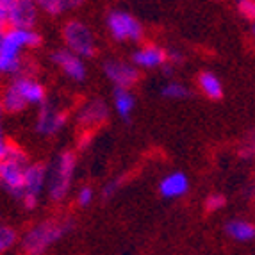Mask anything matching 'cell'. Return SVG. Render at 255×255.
<instances>
[{
    "label": "cell",
    "mask_w": 255,
    "mask_h": 255,
    "mask_svg": "<svg viewBox=\"0 0 255 255\" xmlns=\"http://www.w3.org/2000/svg\"><path fill=\"white\" fill-rule=\"evenodd\" d=\"M70 120V113L63 107H57L54 104L47 102L39 107L36 115V132L41 136H55L59 134Z\"/></svg>",
    "instance_id": "obj_10"
},
{
    "label": "cell",
    "mask_w": 255,
    "mask_h": 255,
    "mask_svg": "<svg viewBox=\"0 0 255 255\" xmlns=\"http://www.w3.org/2000/svg\"><path fill=\"white\" fill-rule=\"evenodd\" d=\"M106 25L109 30L111 38L118 43H136L143 45L145 39V27L141 25L134 14L124 9H113L107 13Z\"/></svg>",
    "instance_id": "obj_6"
},
{
    "label": "cell",
    "mask_w": 255,
    "mask_h": 255,
    "mask_svg": "<svg viewBox=\"0 0 255 255\" xmlns=\"http://www.w3.org/2000/svg\"><path fill=\"white\" fill-rule=\"evenodd\" d=\"M39 7L32 0H9L7 29H34L38 23Z\"/></svg>",
    "instance_id": "obj_12"
},
{
    "label": "cell",
    "mask_w": 255,
    "mask_h": 255,
    "mask_svg": "<svg viewBox=\"0 0 255 255\" xmlns=\"http://www.w3.org/2000/svg\"><path fill=\"white\" fill-rule=\"evenodd\" d=\"M5 30V29H4ZM4 30H0V38H2V32H4Z\"/></svg>",
    "instance_id": "obj_31"
},
{
    "label": "cell",
    "mask_w": 255,
    "mask_h": 255,
    "mask_svg": "<svg viewBox=\"0 0 255 255\" xmlns=\"http://www.w3.org/2000/svg\"><path fill=\"white\" fill-rule=\"evenodd\" d=\"M48 184V164L45 162H30L25 171V186L20 202L23 209L34 211L39 205V196L47 189Z\"/></svg>",
    "instance_id": "obj_8"
},
{
    "label": "cell",
    "mask_w": 255,
    "mask_h": 255,
    "mask_svg": "<svg viewBox=\"0 0 255 255\" xmlns=\"http://www.w3.org/2000/svg\"><path fill=\"white\" fill-rule=\"evenodd\" d=\"M82 2L79 0H39L38 7L41 13L48 14V16H61L66 11L73 7H79Z\"/></svg>",
    "instance_id": "obj_19"
},
{
    "label": "cell",
    "mask_w": 255,
    "mask_h": 255,
    "mask_svg": "<svg viewBox=\"0 0 255 255\" xmlns=\"http://www.w3.org/2000/svg\"><path fill=\"white\" fill-rule=\"evenodd\" d=\"M198 82V88L200 91L211 100H220L223 97V86H221V81L218 79V75H214L213 72H202L196 79Z\"/></svg>",
    "instance_id": "obj_17"
},
{
    "label": "cell",
    "mask_w": 255,
    "mask_h": 255,
    "mask_svg": "<svg viewBox=\"0 0 255 255\" xmlns=\"http://www.w3.org/2000/svg\"><path fill=\"white\" fill-rule=\"evenodd\" d=\"M104 75L113 82L118 90H132L139 82L141 72L128 61L122 59H107L102 64Z\"/></svg>",
    "instance_id": "obj_11"
},
{
    "label": "cell",
    "mask_w": 255,
    "mask_h": 255,
    "mask_svg": "<svg viewBox=\"0 0 255 255\" xmlns=\"http://www.w3.org/2000/svg\"><path fill=\"white\" fill-rule=\"evenodd\" d=\"M77 170V153L73 150H63L48 166L47 195L50 202L61 204L68 198L72 189L73 177Z\"/></svg>",
    "instance_id": "obj_4"
},
{
    "label": "cell",
    "mask_w": 255,
    "mask_h": 255,
    "mask_svg": "<svg viewBox=\"0 0 255 255\" xmlns=\"http://www.w3.org/2000/svg\"><path fill=\"white\" fill-rule=\"evenodd\" d=\"M239 157L241 159H252L255 157V132L245 139V145L239 148Z\"/></svg>",
    "instance_id": "obj_24"
},
{
    "label": "cell",
    "mask_w": 255,
    "mask_h": 255,
    "mask_svg": "<svg viewBox=\"0 0 255 255\" xmlns=\"http://www.w3.org/2000/svg\"><path fill=\"white\" fill-rule=\"evenodd\" d=\"M238 9L243 16L255 23V0H241L238 2Z\"/></svg>",
    "instance_id": "obj_25"
},
{
    "label": "cell",
    "mask_w": 255,
    "mask_h": 255,
    "mask_svg": "<svg viewBox=\"0 0 255 255\" xmlns=\"http://www.w3.org/2000/svg\"><path fill=\"white\" fill-rule=\"evenodd\" d=\"M63 39L66 50L79 55L81 59H90L97 54V41H95L93 30L82 20L72 18V20L64 21Z\"/></svg>",
    "instance_id": "obj_7"
},
{
    "label": "cell",
    "mask_w": 255,
    "mask_h": 255,
    "mask_svg": "<svg viewBox=\"0 0 255 255\" xmlns=\"http://www.w3.org/2000/svg\"><path fill=\"white\" fill-rule=\"evenodd\" d=\"M252 34H254V38H255V23L252 25Z\"/></svg>",
    "instance_id": "obj_30"
},
{
    "label": "cell",
    "mask_w": 255,
    "mask_h": 255,
    "mask_svg": "<svg viewBox=\"0 0 255 255\" xmlns=\"http://www.w3.org/2000/svg\"><path fill=\"white\" fill-rule=\"evenodd\" d=\"M73 221L70 218H48L39 221L38 225L30 227L21 236L20 245L25 255H41L48 248L63 239L72 230Z\"/></svg>",
    "instance_id": "obj_3"
},
{
    "label": "cell",
    "mask_w": 255,
    "mask_h": 255,
    "mask_svg": "<svg viewBox=\"0 0 255 255\" xmlns=\"http://www.w3.org/2000/svg\"><path fill=\"white\" fill-rule=\"evenodd\" d=\"M122 180H124V177H118V179L109 180V182L102 187V196L106 198V200H107V198H111V196L116 195V191H118L120 186H122Z\"/></svg>",
    "instance_id": "obj_26"
},
{
    "label": "cell",
    "mask_w": 255,
    "mask_h": 255,
    "mask_svg": "<svg viewBox=\"0 0 255 255\" xmlns=\"http://www.w3.org/2000/svg\"><path fill=\"white\" fill-rule=\"evenodd\" d=\"M20 241L18 238V232L11 225H5V223H0V254H5L11 248Z\"/></svg>",
    "instance_id": "obj_21"
},
{
    "label": "cell",
    "mask_w": 255,
    "mask_h": 255,
    "mask_svg": "<svg viewBox=\"0 0 255 255\" xmlns=\"http://www.w3.org/2000/svg\"><path fill=\"white\" fill-rule=\"evenodd\" d=\"M184 63V55L177 50H168V64L171 66H179V64Z\"/></svg>",
    "instance_id": "obj_27"
},
{
    "label": "cell",
    "mask_w": 255,
    "mask_h": 255,
    "mask_svg": "<svg viewBox=\"0 0 255 255\" xmlns=\"http://www.w3.org/2000/svg\"><path fill=\"white\" fill-rule=\"evenodd\" d=\"M227 204V198L221 193H211V195L205 198V211L209 213H214V211H220Z\"/></svg>",
    "instance_id": "obj_22"
},
{
    "label": "cell",
    "mask_w": 255,
    "mask_h": 255,
    "mask_svg": "<svg viewBox=\"0 0 255 255\" xmlns=\"http://www.w3.org/2000/svg\"><path fill=\"white\" fill-rule=\"evenodd\" d=\"M225 232L236 241H252L255 238V225L247 220H230L225 223Z\"/></svg>",
    "instance_id": "obj_18"
},
{
    "label": "cell",
    "mask_w": 255,
    "mask_h": 255,
    "mask_svg": "<svg viewBox=\"0 0 255 255\" xmlns=\"http://www.w3.org/2000/svg\"><path fill=\"white\" fill-rule=\"evenodd\" d=\"M95 198V189L91 186H82L79 191H77V205L79 207H88V205H91V202H93Z\"/></svg>",
    "instance_id": "obj_23"
},
{
    "label": "cell",
    "mask_w": 255,
    "mask_h": 255,
    "mask_svg": "<svg viewBox=\"0 0 255 255\" xmlns=\"http://www.w3.org/2000/svg\"><path fill=\"white\" fill-rule=\"evenodd\" d=\"M109 106L102 98H90L77 109L75 124L81 130H84V134H93L95 128L102 127L109 120Z\"/></svg>",
    "instance_id": "obj_9"
},
{
    "label": "cell",
    "mask_w": 255,
    "mask_h": 255,
    "mask_svg": "<svg viewBox=\"0 0 255 255\" xmlns=\"http://www.w3.org/2000/svg\"><path fill=\"white\" fill-rule=\"evenodd\" d=\"M130 63L137 70H155L168 64V50L155 43H143L132 52Z\"/></svg>",
    "instance_id": "obj_13"
},
{
    "label": "cell",
    "mask_w": 255,
    "mask_h": 255,
    "mask_svg": "<svg viewBox=\"0 0 255 255\" xmlns=\"http://www.w3.org/2000/svg\"><path fill=\"white\" fill-rule=\"evenodd\" d=\"M50 61L73 82H84L86 77H88V70H86L84 59H81L79 55L72 54V52L66 50V48L52 52Z\"/></svg>",
    "instance_id": "obj_14"
},
{
    "label": "cell",
    "mask_w": 255,
    "mask_h": 255,
    "mask_svg": "<svg viewBox=\"0 0 255 255\" xmlns=\"http://www.w3.org/2000/svg\"><path fill=\"white\" fill-rule=\"evenodd\" d=\"M41 45L36 29H5L0 38V77H18L27 73L23 50Z\"/></svg>",
    "instance_id": "obj_1"
},
{
    "label": "cell",
    "mask_w": 255,
    "mask_h": 255,
    "mask_svg": "<svg viewBox=\"0 0 255 255\" xmlns=\"http://www.w3.org/2000/svg\"><path fill=\"white\" fill-rule=\"evenodd\" d=\"M113 106H115L116 115L122 120H128L134 113V107H136V98L132 90H118L115 88L113 90Z\"/></svg>",
    "instance_id": "obj_16"
},
{
    "label": "cell",
    "mask_w": 255,
    "mask_h": 255,
    "mask_svg": "<svg viewBox=\"0 0 255 255\" xmlns=\"http://www.w3.org/2000/svg\"><path fill=\"white\" fill-rule=\"evenodd\" d=\"M161 97L170 98V100H184L191 97V90L179 81H166L161 86Z\"/></svg>",
    "instance_id": "obj_20"
},
{
    "label": "cell",
    "mask_w": 255,
    "mask_h": 255,
    "mask_svg": "<svg viewBox=\"0 0 255 255\" xmlns=\"http://www.w3.org/2000/svg\"><path fill=\"white\" fill-rule=\"evenodd\" d=\"M0 100L7 115H18L29 106L41 107L47 104V88L34 73L27 72L7 82L0 93Z\"/></svg>",
    "instance_id": "obj_2"
},
{
    "label": "cell",
    "mask_w": 255,
    "mask_h": 255,
    "mask_svg": "<svg viewBox=\"0 0 255 255\" xmlns=\"http://www.w3.org/2000/svg\"><path fill=\"white\" fill-rule=\"evenodd\" d=\"M189 191V179L182 171H173L162 177L159 182V193L164 198H180Z\"/></svg>",
    "instance_id": "obj_15"
},
{
    "label": "cell",
    "mask_w": 255,
    "mask_h": 255,
    "mask_svg": "<svg viewBox=\"0 0 255 255\" xmlns=\"http://www.w3.org/2000/svg\"><path fill=\"white\" fill-rule=\"evenodd\" d=\"M4 115H5V111H4V106H2V100H0V141L5 139L4 128H2V124H4Z\"/></svg>",
    "instance_id": "obj_28"
},
{
    "label": "cell",
    "mask_w": 255,
    "mask_h": 255,
    "mask_svg": "<svg viewBox=\"0 0 255 255\" xmlns=\"http://www.w3.org/2000/svg\"><path fill=\"white\" fill-rule=\"evenodd\" d=\"M161 70H162V73H164L166 77H171V75H173V72H175V66H171V64H164Z\"/></svg>",
    "instance_id": "obj_29"
},
{
    "label": "cell",
    "mask_w": 255,
    "mask_h": 255,
    "mask_svg": "<svg viewBox=\"0 0 255 255\" xmlns=\"http://www.w3.org/2000/svg\"><path fill=\"white\" fill-rule=\"evenodd\" d=\"M29 155L20 145L11 143L7 155L0 161V187L20 200L25 186V171L29 168Z\"/></svg>",
    "instance_id": "obj_5"
}]
</instances>
